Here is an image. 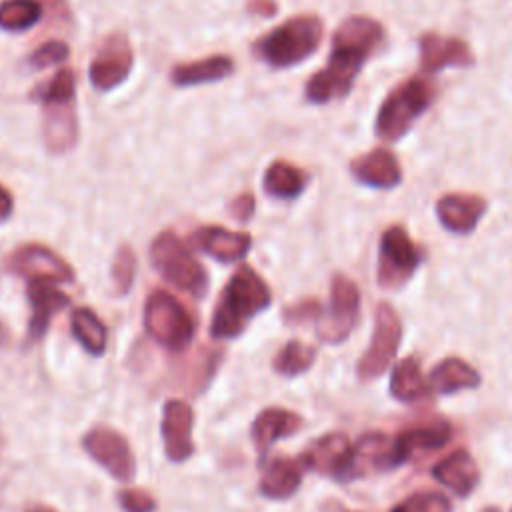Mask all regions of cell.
Masks as SVG:
<instances>
[{
  "label": "cell",
  "mask_w": 512,
  "mask_h": 512,
  "mask_svg": "<svg viewBox=\"0 0 512 512\" xmlns=\"http://www.w3.org/2000/svg\"><path fill=\"white\" fill-rule=\"evenodd\" d=\"M452 438V426L446 420H430L400 432L392 440V462L394 468L408 462L412 456L442 448Z\"/></svg>",
  "instance_id": "cell-17"
},
{
  "label": "cell",
  "mask_w": 512,
  "mask_h": 512,
  "mask_svg": "<svg viewBox=\"0 0 512 512\" xmlns=\"http://www.w3.org/2000/svg\"><path fill=\"white\" fill-rule=\"evenodd\" d=\"M424 260V250L418 246L402 224L388 226L378 244V284L386 290L404 286Z\"/></svg>",
  "instance_id": "cell-7"
},
{
  "label": "cell",
  "mask_w": 512,
  "mask_h": 512,
  "mask_svg": "<svg viewBox=\"0 0 512 512\" xmlns=\"http://www.w3.org/2000/svg\"><path fill=\"white\" fill-rule=\"evenodd\" d=\"M192 242L202 252H206L208 256L220 262H238L248 254L252 246L250 234L230 232L224 226H202L194 230Z\"/></svg>",
  "instance_id": "cell-19"
},
{
  "label": "cell",
  "mask_w": 512,
  "mask_h": 512,
  "mask_svg": "<svg viewBox=\"0 0 512 512\" xmlns=\"http://www.w3.org/2000/svg\"><path fill=\"white\" fill-rule=\"evenodd\" d=\"M480 374L462 358L448 356L440 360L430 372V384L438 394H454L480 386Z\"/></svg>",
  "instance_id": "cell-27"
},
{
  "label": "cell",
  "mask_w": 512,
  "mask_h": 512,
  "mask_svg": "<svg viewBox=\"0 0 512 512\" xmlns=\"http://www.w3.org/2000/svg\"><path fill=\"white\" fill-rule=\"evenodd\" d=\"M420 68L426 74H436L442 68H466L476 62L468 42L456 36H442L438 32H424L418 38Z\"/></svg>",
  "instance_id": "cell-13"
},
{
  "label": "cell",
  "mask_w": 512,
  "mask_h": 512,
  "mask_svg": "<svg viewBox=\"0 0 512 512\" xmlns=\"http://www.w3.org/2000/svg\"><path fill=\"white\" fill-rule=\"evenodd\" d=\"M272 302V292L262 276L250 268L240 266L222 290L220 302L212 314L210 336L214 338H236L248 322Z\"/></svg>",
  "instance_id": "cell-2"
},
{
  "label": "cell",
  "mask_w": 512,
  "mask_h": 512,
  "mask_svg": "<svg viewBox=\"0 0 512 512\" xmlns=\"http://www.w3.org/2000/svg\"><path fill=\"white\" fill-rule=\"evenodd\" d=\"M82 446L116 480H132L136 472V460L122 434L112 428H94L82 438Z\"/></svg>",
  "instance_id": "cell-11"
},
{
  "label": "cell",
  "mask_w": 512,
  "mask_h": 512,
  "mask_svg": "<svg viewBox=\"0 0 512 512\" xmlns=\"http://www.w3.org/2000/svg\"><path fill=\"white\" fill-rule=\"evenodd\" d=\"M118 500L126 512H152L156 508V500L152 498V494L142 488L122 490L118 494Z\"/></svg>",
  "instance_id": "cell-38"
},
{
  "label": "cell",
  "mask_w": 512,
  "mask_h": 512,
  "mask_svg": "<svg viewBox=\"0 0 512 512\" xmlns=\"http://www.w3.org/2000/svg\"><path fill=\"white\" fill-rule=\"evenodd\" d=\"M12 208H14L12 194L0 184V222H4L12 214Z\"/></svg>",
  "instance_id": "cell-41"
},
{
  "label": "cell",
  "mask_w": 512,
  "mask_h": 512,
  "mask_svg": "<svg viewBox=\"0 0 512 512\" xmlns=\"http://www.w3.org/2000/svg\"><path fill=\"white\" fill-rule=\"evenodd\" d=\"M322 34L324 24L316 14H298L258 38L254 52L272 68H288L314 54Z\"/></svg>",
  "instance_id": "cell-3"
},
{
  "label": "cell",
  "mask_w": 512,
  "mask_h": 512,
  "mask_svg": "<svg viewBox=\"0 0 512 512\" xmlns=\"http://www.w3.org/2000/svg\"><path fill=\"white\" fill-rule=\"evenodd\" d=\"M194 414L190 404L182 400H168L162 408V440L166 456L172 462H184L194 452L192 442Z\"/></svg>",
  "instance_id": "cell-15"
},
{
  "label": "cell",
  "mask_w": 512,
  "mask_h": 512,
  "mask_svg": "<svg viewBox=\"0 0 512 512\" xmlns=\"http://www.w3.org/2000/svg\"><path fill=\"white\" fill-rule=\"evenodd\" d=\"M322 316V304L314 298H304L284 310L286 324H304L310 320H318Z\"/></svg>",
  "instance_id": "cell-37"
},
{
  "label": "cell",
  "mask_w": 512,
  "mask_h": 512,
  "mask_svg": "<svg viewBox=\"0 0 512 512\" xmlns=\"http://www.w3.org/2000/svg\"><path fill=\"white\" fill-rule=\"evenodd\" d=\"M246 8H248V12L258 14V16H272V14H276V4L272 0H248Z\"/></svg>",
  "instance_id": "cell-40"
},
{
  "label": "cell",
  "mask_w": 512,
  "mask_h": 512,
  "mask_svg": "<svg viewBox=\"0 0 512 512\" xmlns=\"http://www.w3.org/2000/svg\"><path fill=\"white\" fill-rule=\"evenodd\" d=\"M144 328L160 346L180 352L194 338V318L178 298L164 290H154L144 304Z\"/></svg>",
  "instance_id": "cell-6"
},
{
  "label": "cell",
  "mask_w": 512,
  "mask_h": 512,
  "mask_svg": "<svg viewBox=\"0 0 512 512\" xmlns=\"http://www.w3.org/2000/svg\"><path fill=\"white\" fill-rule=\"evenodd\" d=\"M6 270L30 282H72L74 270L64 258L42 244H24L14 250L6 260Z\"/></svg>",
  "instance_id": "cell-10"
},
{
  "label": "cell",
  "mask_w": 512,
  "mask_h": 512,
  "mask_svg": "<svg viewBox=\"0 0 512 512\" xmlns=\"http://www.w3.org/2000/svg\"><path fill=\"white\" fill-rule=\"evenodd\" d=\"M482 512H500V508H494V506H488V508H484Z\"/></svg>",
  "instance_id": "cell-44"
},
{
  "label": "cell",
  "mask_w": 512,
  "mask_h": 512,
  "mask_svg": "<svg viewBox=\"0 0 512 512\" xmlns=\"http://www.w3.org/2000/svg\"><path fill=\"white\" fill-rule=\"evenodd\" d=\"M72 334L78 340V344L90 352L92 356H100L106 350L108 344V330L104 322L96 316L94 310L90 308H76L72 312Z\"/></svg>",
  "instance_id": "cell-30"
},
{
  "label": "cell",
  "mask_w": 512,
  "mask_h": 512,
  "mask_svg": "<svg viewBox=\"0 0 512 512\" xmlns=\"http://www.w3.org/2000/svg\"><path fill=\"white\" fill-rule=\"evenodd\" d=\"M352 458V444L346 434L330 432L318 440H314L300 462L304 468L314 472L332 476L336 480H348V468Z\"/></svg>",
  "instance_id": "cell-14"
},
{
  "label": "cell",
  "mask_w": 512,
  "mask_h": 512,
  "mask_svg": "<svg viewBox=\"0 0 512 512\" xmlns=\"http://www.w3.org/2000/svg\"><path fill=\"white\" fill-rule=\"evenodd\" d=\"M428 384L422 376L420 360L414 356L402 358L390 376V394L400 402H416L424 398Z\"/></svg>",
  "instance_id": "cell-29"
},
{
  "label": "cell",
  "mask_w": 512,
  "mask_h": 512,
  "mask_svg": "<svg viewBox=\"0 0 512 512\" xmlns=\"http://www.w3.org/2000/svg\"><path fill=\"white\" fill-rule=\"evenodd\" d=\"M350 174L364 186L392 190L402 182L398 158L386 148H374L350 162Z\"/></svg>",
  "instance_id": "cell-18"
},
{
  "label": "cell",
  "mask_w": 512,
  "mask_h": 512,
  "mask_svg": "<svg viewBox=\"0 0 512 512\" xmlns=\"http://www.w3.org/2000/svg\"><path fill=\"white\" fill-rule=\"evenodd\" d=\"M74 94H76V74L68 68H62L46 84L36 88L34 98L42 106H48V104L74 102Z\"/></svg>",
  "instance_id": "cell-33"
},
{
  "label": "cell",
  "mask_w": 512,
  "mask_h": 512,
  "mask_svg": "<svg viewBox=\"0 0 512 512\" xmlns=\"http://www.w3.org/2000/svg\"><path fill=\"white\" fill-rule=\"evenodd\" d=\"M360 312V290L354 280L334 274L330 282V306L318 324V338L326 344H338L348 338Z\"/></svg>",
  "instance_id": "cell-9"
},
{
  "label": "cell",
  "mask_w": 512,
  "mask_h": 512,
  "mask_svg": "<svg viewBox=\"0 0 512 512\" xmlns=\"http://www.w3.org/2000/svg\"><path fill=\"white\" fill-rule=\"evenodd\" d=\"M28 300L32 306V318L28 336L30 340H38L48 330V324L56 312L70 304V298L52 286V282L34 280L28 282Z\"/></svg>",
  "instance_id": "cell-22"
},
{
  "label": "cell",
  "mask_w": 512,
  "mask_h": 512,
  "mask_svg": "<svg viewBox=\"0 0 512 512\" xmlns=\"http://www.w3.org/2000/svg\"><path fill=\"white\" fill-rule=\"evenodd\" d=\"M392 512H452V504L440 492H416L396 504Z\"/></svg>",
  "instance_id": "cell-35"
},
{
  "label": "cell",
  "mask_w": 512,
  "mask_h": 512,
  "mask_svg": "<svg viewBox=\"0 0 512 512\" xmlns=\"http://www.w3.org/2000/svg\"><path fill=\"white\" fill-rule=\"evenodd\" d=\"M432 476L458 496H468L478 484V466L472 454L464 448H458L444 456L434 468Z\"/></svg>",
  "instance_id": "cell-23"
},
{
  "label": "cell",
  "mask_w": 512,
  "mask_h": 512,
  "mask_svg": "<svg viewBox=\"0 0 512 512\" xmlns=\"http://www.w3.org/2000/svg\"><path fill=\"white\" fill-rule=\"evenodd\" d=\"M488 202L484 196L470 192H448L436 202V216L440 224L454 234H470L482 220Z\"/></svg>",
  "instance_id": "cell-16"
},
{
  "label": "cell",
  "mask_w": 512,
  "mask_h": 512,
  "mask_svg": "<svg viewBox=\"0 0 512 512\" xmlns=\"http://www.w3.org/2000/svg\"><path fill=\"white\" fill-rule=\"evenodd\" d=\"M150 260L158 274L182 292L200 298L208 288V274L190 248L172 232H160L150 246Z\"/></svg>",
  "instance_id": "cell-5"
},
{
  "label": "cell",
  "mask_w": 512,
  "mask_h": 512,
  "mask_svg": "<svg viewBox=\"0 0 512 512\" xmlns=\"http://www.w3.org/2000/svg\"><path fill=\"white\" fill-rule=\"evenodd\" d=\"M394 468L392 440L380 432H368L352 446V458L348 468V480L366 476L370 472H382Z\"/></svg>",
  "instance_id": "cell-21"
},
{
  "label": "cell",
  "mask_w": 512,
  "mask_h": 512,
  "mask_svg": "<svg viewBox=\"0 0 512 512\" xmlns=\"http://www.w3.org/2000/svg\"><path fill=\"white\" fill-rule=\"evenodd\" d=\"M28 512H56V510L50 508V506H34V508H30Z\"/></svg>",
  "instance_id": "cell-42"
},
{
  "label": "cell",
  "mask_w": 512,
  "mask_h": 512,
  "mask_svg": "<svg viewBox=\"0 0 512 512\" xmlns=\"http://www.w3.org/2000/svg\"><path fill=\"white\" fill-rule=\"evenodd\" d=\"M436 96L434 84L424 76H410L382 100L374 130L384 142H398L404 138L414 122L432 106Z\"/></svg>",
  "instance_id": "cell-4"
},
{
  "label": "cell",
  "mask_w": 512,
  "mask_h": 512,
  "mask_svg": "<svg viewBox=\"0 0 512 512\" xmlns=\"http://www.w3.org/2000/svg\"><path fill=\"white\" fill-rule=\"evenodd\" d=\"M316 360V350L300 340L286 342L274 358V370L282 376H298Z\"/></svg>",
  "instance_id": "cell-32"
},
{
  "label": "cell",
  "mask_w": 512,
  "mask_h": 512,
  "mask_svg": "<svg viewBox=\"0 0 512 512\" xmlns=\"http://www.w3.org/2000/svg\"><path fill=\"white\" fill-rule=\"evenodd\" d=\"M70 54V46L62 40H48L44 44H40L30 56H28V64L32 68H48L52 64L64 62Z\"/></svg>",
  "instance_id": "cell-36"
},
{
  "label": "cell",
  "mask_w": 512,
  "mask_h": 512,
  "mask_svg": "<svg viewBox=\"0 0 512 512\" xmlns=\"http://www.w3.org/2000/svg\"><path fill=\"white\" fill-rule=\"evenodd\" d=\"M402 340V322L396 310L388 302H380L374 312V332L370 346L358 360V378L368 382L384 374L396 356L398 344Z\"/></svg>",
  "instance_id": "cell-8"
},
{
  "label": "cell",
  "mask_w": 512,
  "mask_h": 512,
  "mask_svg": "<svg viewBox=\"0 0 512 512\" xmlns=\"http://www.w3.org/2000/svg\"><path fill=\"white\" fill-rule=\"evenodd\" d=\"M306 182H308V174L286 160H274L264 174L266 194L280 200L298 198L304 192Z\"/></svg>",
  "instance_id": "cell-28"
},
{
  "label": "cell",
  "mask_w": 512,
  "mask_h": 512,
  "mask_svg": "<svg viewBox=\"0 0 512 512\" xmlns=\"http://www.w3.org/2000/svg\"><path fill=\"white\" fill-rule=\"evenodd\" d=\"M254 208H256V200H254V194H252V192H242V194H238V196L230 202V206H228L230 214H232L238 222L250 220L252 214H254Z\"/></svg>",
  "instance_id": "cell-39"
},
{
  "label": "cell",
  "mask_w": 512,
  "mask_h": 512,
  "mask_svg": "<svg viewBox=\"0 0 512 512\" xmlns=\"http://www.w3.org/2000/svg\"><path fill=\"white\" fill-rule=\"evenodd\" d=\"M302 468L304 466L298 460H292V458H286V456L274 458L262 474V480H260V486H258L260 492L266 498H272V500L290 498L300 486Z\"/></svg>",
  "instance_id": "cell-26"
},
{
  "label": "cell",
  "mask_w": 512,
  "mask_h": 512,
  "mask_svg": "<svg viewBox=\"0 0 512 512\" xmlns=\"http://www.w3.org/2000/svg\"><path fill=\"white\" fill-rule=\"evenodd\" d=\"M234 72V60L226 54H214L194 62H182L172 68V82L176 86H196L218 82Z\"/></svg>",
  "instance_id": "cell-25"
},
{
  "label": "cell",
  "mask_w": 512,
  "mask_h": 512,
  "mask_svg": "<svg viewBox=\"0 0 512 512\" xmlns=\"http://www.w3.org/2000/svg\"><path fill=\"white\" fill-rule=\"evenodd\" d=\"M382 42L384 28L378 20L364 14L348 16L332 36L326 66L306 82V100L312 104H328L348 96L362 66Z\"/></svg>",
  "instance_id": "cell-1"
},
{
  "label": "cell",
  "mask_w": 512,
  "mask_h": 512,
  "mask_svg": "<svg viewBox=\"0 0 512 512\" xmlns=\"http://www.w3.org/2000/svg\"><path fill=\"white\" fill-rule=\"evenodd\" d=\"M42 16V6L36 0H4L0 2V28L20 32L32 28Z\"/></svg>",
  "instance_id": "cell-31"
},
{
  "label": "cell",
  "mask_w": 512,
  "mask_h": 512,
  "mask_svg": "<svg viewBox=\"0 0 512 512\" xmlns=\"http://www.w3.org/2000/svg\"><path fill=\"white\" fill-rule=\"evenodd\" d=\"M136 274V256L130 246H120L116 250L114 262H112V284L116 294H126L134 282Z\"/></svg>",
  "instance_id": "cell-34"
},
{
  "label": "cell",
  "mask_w": 512,
  "mask_h": 512,
  "mask_svg": "<svg viewBox=\"0 0 512 512\" xmlns=\"http://www.w3.org/2000/svg\"><path fill=\"white\" fill-rule=\"evenodd\" d=\"M42 140L52 154L68 152L78 140V120L74 102L44 106Z\"/></svg>",
  "instance_id": "cell-20"
},
{
  "label": "cell",
  "mask_w": 512,
  "mask_h": 512,
  "mask_svg": "<svg viewBox=\"0 0 512 512\" xmlns=\"http://www.w3.org/2000/svg\"><path fill=\"white\" fill-rule=\"evenodd\" d=\"M132 64L134 54L126 34L114 32L100 44L94 60L90 62V82L98 90H112L128 78Z\"/></svg>",
  "instance_id": "cell-12"
},
{
  "label": "cell",
  "mask_w": 512,
  "mask_h": 512,
  "mask_svg": "<svg viewBox=\"0 0 512 512\" xmlns=\"http://www.w3.org/2000/svg\"><path fill=\"white\" fill-rule=\"evenodd\" d=\"M6 336H8V334H6V328L0 324V346L6 342Z\"/></svg>",
  "instance_id": "cell-43"
},
{
  "label": "cell",
  "mask_w": 512,
  "mask_h": 512,
  "mask_svg": "<svg viewBox=\"0 0 512 512\" xmlns=\"http://www.w3.org/2000/svg\"><path fill=\"white\" fill-rule=\"evenodd\" d=\"M302 424L304 420L300 418V414L292 410L276 406L262 410L252 424V440L256 444V450L260 452V456H264L276 440L294 434L302 428Z\"/></svg>",
  "instance_id": "cell-24"
}]
</instances>
